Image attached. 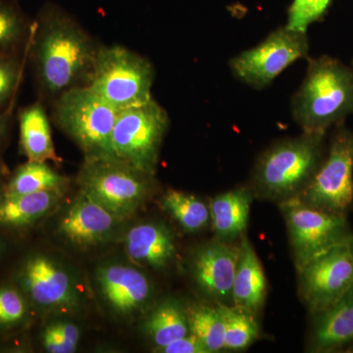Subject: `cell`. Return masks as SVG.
I'll return each mask as SVG.
<instances>
[{
    "label": "cell",
    "mask_w": 353,
    "mask_h": 353,
    "mask_svg": "<svg viewBox=\"0 0 353 353\" xmlns=\"http://www.w3.org/2000/svg\"><path fill=\"white\" fill-rule=\"evenodd\" d=\"M162 208L185 231L196 233L208 225L209 208L201 199L180 190H169L161 199Z\"/></svg>",
    "instance_id": "cell-26"
},
{
    "label": "cell",
    "mask_w": 353,
    "mask_h": 353,
    "mask_svg": "<svg viewBox=\"0 0 353 353\" xmlns=\"http://www.w3.org/2000/svg\"><path fill=\"white\" fill-rule=\"evenodd\" d=\"M225 323V350H245L259 336V325L250 311L238 306L216 303Z\"/></svg>",
    "instance_id": "cell-27"
},
{
    "label": "cell",
    "mask_w": 353,
    "mask_h": 353,
    "mask_svg": "<svg viewBox=\"0 0 353 353\" xmlns=\"http://www.w3.org/2000/svg\"><path fill=\"white\" fill-rule=\"evenodd\" d=\"M332 0H294L290 7L287 27L299 32H307L309 26L319 19Z\"/></svg>",
    "instance_id": "cell-31"
},
{
    "label": "cell",
    "mask_w": 353,
    "mask_h": 353,
    "mask_svg": "<svg viewBox=\"0 0 353 353\" xmlns=\"http://www.w3.org/2000/svg\"><path fill=\"white\" fill-rule=\"evenodd\" d=\"M315 316L311 336L313 352H330L353 341V287Z\"/></svg>",
    "instance_id": "cell-16"
},
{
    "label": "cell",
    "mask_w": 353,
    "mask_h": 353,
    "mask_svg": "<svg viewBox=\"0 0 353 353\" xmlns=\"http://www.w3.org/2000/svg\"><path fill=\"white\" fill-rule=\"evenodd\" d=\"M118 113L88 85L70 88L53 101V120L85 160L113 158L111 138Z\"/></svg>",
    "instance_id": "cell-4"
},
{
    "label": "cell",
    "mask_w": 353,
    "mask_h": 353,
    "mask_svg": "<svg viewBox=\"0 0 353 353\" xmlns=\"http://www.w3.org/2000/svg\"><path fill=\"white\" fill-rule=\"evenodd\" d=\"M6 168L0 157V196L3 192L4 187H6Z\"/></svg>",
    "instance_id": "cell-34"
},
{
    "label": "cell",
    "mask_w": 353,
    "mask_h": 353,
    "mask_svg": "<svg viewBox=\"0 0 353 353\" xmlns=\"http://www.w3.org/2000/svg\"><path fill=\"white\" fill-rule=\"evenodd\" d=\"M308 50L306 32L285 26L272 32L259 46L234 57L230 61V69L241 82L262 88L296 60L306 57Z\"/></svg>",
    "instance_id": "cell-9"
},
{
    "label": "cell",
    "mask_w": 353,
    "mask_h": 353,
    "mask_svg": "<svg viewBox=\"0 0 353 353\" xmlns=\"http://www.w3.org/2000/svg\"><path fill=\"white\" fill-rule=\"evenodd\" d=\"M29 313V301L15 284L0 285V331L21 326Z\"/></svg>",
    "instance_id": "cell-29"
},
{
    "label": "cell",
    "mask_w": 353,
    "mask_h": 353,
    "mask_svg": "<svg viewBox=\"0 0 353 353\" xmlns=\"http://www.w3.org/2000/svg\"><path fill=\"white\" fill-rule=\"evenodd\" d=\"M297 272L329 252L352 240L343 214H334L308 205L299 197L281 201Z\"/></svg>",
    "instance_id": "cell-8"
},
{
    "label": "cell",
    "mask_w": 353,
    "mask_h": 353,
    "mask_svg": "<svg viewBox=\"0 0 353 353\" xmlns=\"http://www.w3.org/2000/svg\"><path fill=\"white\" fill-rule=\"evenodd\" d=\"M154 69L150 60L125 46H99L88 87L117 111L153 99Z\"/></svg>",
    "instance_id": "cell-5"
},
{
    "label": "cell",
    "mask_w": 353,
    "mask_h": 353,
    "mask_svg": "<svg viewBox=\"0 0 353 353\" xmlns=\"http://www.w3.org/2000/svg\"><path fill=\"white\" fill-rule=\"evenodd\" d=\"M145 329L157 350L163 347L190 334L187 310L175 301H163L146 320Z\"/></svg>",
    "instance_id": "cell-23"
},
{
    "label": "cell",
    "mask_w": 353,
    "mask_h": 353,
    "mask_svg": "<svg viewBox=\"0 0 353 353\" xmlns=\"http://www.w3.org/2000/svg\"><path fill=\"white\" fill-rule=\"evenodd\" d=\"M324 136L325 132H303L271 146L253 173L257 194L280 201L299 196L321 164Z\"/></svg>",
    "instance_id": "cell-3"
},
{
    "label": "cell",
    "mask_w": 353,
    "mask_h": 353,
    "mask_svg": "<svg viewBox=\"0 0 353 353\" xmlns=\"http://www.w3.org/2000/svg\"><path fill=\"white\" fill-rule=\"evenodd\" d=\"M352 240L334 246L299 271L301 296L314 314L333 305L353 287Z\"/></svg>",
    "instance_id": "cell-11"
},
{
    "label": "cell",
    "mask_w": 353,
    "mask_h": 353,
    "mask_svg": "<svg viewBox=\"0 0 353 353\" xmlns=\"http://www.w3.org/2000/svg\"><path fill=\"white\" fill-rule=\"evenodd\" d=\"M150 176L114 158H99L85 160L80 183L82 192L94 197L118 220H124L145 201Z\"/></svg>",
    "instance_id": "cell-7"
},
{
    "label": "cell",
    "mask_w": 353,
    "mask_h": 353,
    "mask_svg": "<svg viewBox=\"0 0 353 353\" xmlns=\"http://www.w3.org/2000/svg\"><path fill=\"white\" fill-rule=\"evenodd\" d=\"M80 340V331L73 323L57 322L43 330L41 341L44 350L50 353L75 352Z\"/></svg>",
    "instance_id": "cell-30"
},
{
    "label": "cell",
    "mask_w": 353,
    "mask_h": 353,
    "mask_svg": "<svg viewBox=\"0 0 353 353\" xmlns=\"http://www.w3.org/2000/svg\"><path fill=\"white\" fill-rule=\"evenodd\" d=\"M60 192H39L21 196H0V229L23 231L34 226L52 210Z\"/></svg>",
    "instance_id": "cell-20"
},
{
    "label": "cell",
    "mask_w": 353,
    "mask_h": 353,
    "mask_svg": "<svg viewBox=\"0 0 353 353\" xmlns=\"http://www.w3.org/2000/svg\"><path fill=\"white\" fill-rule=\"evenodd\" d=\"M158 352L164 353H209L206 347L202 345L201 341L192 334L172 341L163 347L158 348Z\"/></svg>",
    "instance_id": "cell-32"
},
{
    "label": "cell",
    "mask_w": 353,
    "mask_h": 353,
    "mask_svg": "<svg viewBox=\"0 0 353 353\" xmlns=\"http://www.w3.org/2000/svg\"><path fill=\"white\" fill-rule=\"evenodd\" d=\"M352 248H353V240H352Z\"/></svg>",
    "instance_id": "cell-36"
},
{
    "label": "cell",
    "mask_w": 353,
    "mask_h": 353,
    "mask_svg": "<svg viewBox=\"0 0 353 353\" xmlns=\"http://www.w3.org/2000/svg\"><path fill=\"white\" fill-rule=\"evenodd\" d=\"M130 259L152 268H164L176 255L173 236L163 225L145 223L132 228L126 238Z\"/></svg>",
    "instance_id": "cell-17"
},
{
    "label": "cell",
    "mask_w": 353,
    "mask_h": 353,
    "mask_svg": "<svg viewBox=\"0 0 353 353\" xmlns=\"http://www.w3.org/2000/svg\"><path fill=\"white\" fill-rule=\"evenodd\" d=\"M18 123L21 152L29 161H60L43 102L37 101L21 108Z\"/></svg>",
    "instance_id": "cell-19"
},
{
    "label": "cell",
    "mask_w": 353,
    "mask_h": 353,
    "mask_svg": "<svg viewBox=\"0 0 353 353\" xmlns=\"http://www.w3.org/2000/svg\"><path fill=\"white\" fill-rule=\"evenodd\" d=\"M252 203V192L230 190L215 196L209 205L213 230L222 241H230L245 232Z\"/></svg>",
    "instance_id": "cell-21"
},
{
    "label": "cell",
    "mask_w": 353,
    "mask_h": 353,
    "mask_svg": "<svg viewBox=\"0 0 353 353\" xmlns=\"http://www.w3.org/2000/svg\"><path fill=\"white\" fill-rule=\"evenodd\" d=\"M26 62L27 52H0V113L13 108Z\"/></svg>",
    "instance_id": "cell-28"
},
{
    "label": "cell",
    "mask_w": 353,
    "mask_h": 353,
    "mask_svg": "<svg viewBox=\"0 0 353 353\" xmlns=\"http://www.w3.org/2000/svg\"><path fill=\"white\" fill-rule=\"evenodd\" d=\"M81 192L62 218L60 232L73 245H95L108 238L118 219L94 197Z\"/></svg>",
    "instance_id": "cell-14"
},
{
    "label": "cell",
    "mask_w": 353,
    "mask_h": 353,
    "mask_svg": "<svg viewBox=\"0 0 353 353\" xmlns=\"http://www.w3.org/2000/svg\"><path fill=\"white\" fill-rule=\"evenodd\" d=\"M353 113V70L336 58L309 59L292 114L303 132H326Z\"/></svg>",
    "instance_id": "cell-2"
},
{
    "label": "cell",
    "mask_w": 353,
    "mask_h": 353,
    "mask_svg": "<svg viewBox=\"0 0 353 353\" xmlns=\"http://www.w3.org/2000/svg\"><path fill=\"white\" fill-rule=\"evenodd\" d=\"M13 108L0 113V148L3 145L12 124Z\"/></svg>",
    "instance_id": "cell-33"
},
{
    "label": "cell",
    "mask_w": 353,
    "mask_h": 353,
    "mask_svg": "<svg viewBox=\"0 0 353 353\" xmlns=\"http://www.w3.org/2000/svg\"><path fill=\"white\" fill-rule=\"evenodd\" d=\"M6 243H4L3 239L0 236V256H1L2 253H3L4 250H6Z\"/></svg>",
    "instance_id": "cell-35"
},
{
    "label": "cell",
    "mask_w": 353,
    "mask_h": 353,
    "mask_svg": "<svg viewBox=\"0 0 353 353\" xmlns=\"http://www.w3.org/2000/svg\"><path fill=\"white\" fill-rule=\"evenodd\" d=\"M67 180L59 175L46 162L29 161L20 165L7 179L2 194L21 196L39 192H61Z\"/></svg>",
    "instance_id": "cell-22"
},
{
    "label": "cell",
    "mask_w": 353,
    "mask_h": 353,
    "mask_svg": "<svg viewBox=\"0 0 353 353\" xmlns=\"http://www.w3.org/2000/svg\"><path fill=\"white\" fill-rule=\"evenodd\" d=\"M190 334H194L209 353L225 350V323L216 305L194 304L187 309Z\"/></svg>",
    "instance_id": "cell-24"
},
{
    "label": "cell",
    "mask_w": 353,
    "mask_h": 353,
    "mask_svg": "<svg viewBox=\"0 0 353 353\" xmlns=\"http://www.w3.org/2000/svg\"><path fill=\"white\" fill-rule=\"evenodd\" d=\"M239 248L223 241L208 243L197 250L192 271L199 289L216 303H233V285Z\"/></svg>",
    "instance_id": "cell-13"
},
{
    "label": "cell",
    "mask_w": 353,
    "mask_h": 353,
    "mask_svg": "<svg viewBox=\"0 0 353 353\" xmlns=\"http://www.w3.org/2000/svg\"><path fill=\"white\" fill-rule=\"evenodd\" d=\"M266 278L256 252L248 238L239 246L238 262L233 285V305L259 312L266 297Z\"/></svg>",
    "instance_id": "cell-18"
},
{
    "label": "cell",
    "mask_w": 353,
    "mask_h": 353,
    "mask_svg": "<svg viewBox=\"0 0 353 353\" xmlns=\"http://www.w3.org/2000/svg\"><path fill=\"white\" fill-rule=\"evenodd\" d=\"M16 285L37 307H70L77 301L71 279L52 259L34 253L26 257L16 274Z\"/></svg>",
    "instance_id": "cell-12"
},
{
    "label": "cell",
    "mask_w": 353,
    "mask_h": 353,
    "mask_svg": "<svg viewBox=\"0 0 353 353\" xmlns=\"http://www.w3.org/2000/svg\"><path fill=\"white\" fill-rule=\"evenodd\" d=\"M99 46L68 14L54 7L43 9L32 21L27 48L41 97L53 101L70 88L87 85Z\"/></svg>",
    "instance_id": "cell-1"
},
{
    "label": "cell",
    "mask_w": 353,
    "mask_h": 353,
    "mask_svg": "<svg viewBox=\"0 0 353 353\" xmlns=\"http://www.w3.org/2000/svg\"><path fill=\"white\" fill-rule=\"evenodd\" d=\"M97 281L108 303L121 314H129L143 307L152 296L150 281L132 267H101L97 271Z\"/></svg>",
    "instance_id": "cell-15"
},
{
    "label": "cell",
    "mask_w": 353,
    "mask_h": 353,
    "mask_svg": "<svg viewBox=\"0 0 353 353\" xmlns=\"http://www.w3.org/2000/svg\"><path fill=\"white\" fill-rule=\"evenodd\" d=\"M308 205L334 214H343L353 201V134L334 136L328 155L299 194Z\"/></svg>",
    "instance_id": "cell-10"
},
{
    "label": "cell",
    "mask_w": 353,
    "mask_h": 353,
    "mask_svg": "<svg viewBox=\"0 0 353 353\" xmlns=\"http://www.w3.org/2000/svg\"><path fill=\"white\" fill-rule=\"evenodd\" d=\"M32 21L11 0H0V52H27Z\"/></svg>",
    "instance_id": "cell-25"
},
{
    "label": "cell",
    "mask_w": 353,
    "mask_h": 353,
    "mask_svg": "<svg viewBox=\"0 0 353 353\" xmlns=\"http://www.w3.org/2000/svg\"><path fill=\"white\" fill-rule=\"evenodd\" d=\"M168 126V114L153 99L119 111L111 138L114 159L154 175Z\"/></svg>",
    "instance_id": "cell-6"
}]
</instances>
